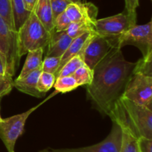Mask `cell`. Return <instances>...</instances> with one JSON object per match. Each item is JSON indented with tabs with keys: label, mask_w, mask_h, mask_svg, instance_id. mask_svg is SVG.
I'll list each match as a JSON object with an SVG mask.
<instances>
[{
	"label": "cell",
	"mask_w": 152,
	"mask_h": 152,
	"mask_svg": "<svg viewBox=\"0 0 152 152\" xmlns=\"http://www.w3.org/2000/svg\"><path fill=\"white\" fill-rule=\"evenodd\" d=\"M136 62L126 61L121 49L114 48L96 64L93 78L86 85L88 98L94 107L104 115L110 114L114 104L122 96L133 74Z\"/></svg>",
	"instance_id": "1"
},
{
	"label": "cell",
	"mask_w": 152,
	"mask_h": 152,
	"mask_svg": "<svg viewBox=\"0 0 152 152\" xmlns=\"http://www.w3.org/2000/svg\"><path fill=\"white\" fill-rule=\"evenodd\" d=\"M121 128L129 129L137 138L152 139V110L120 97L108 115Z\"/></svg>",
	"instance_id": "2"
},
{
	"label": "cell",
	"mask_w": 152,
	"mask_h": 152,
	"mask_svg": "<svg viewBox=\"0 0 152 152\" xmlns=\"http://www.w3.org/2000/svg\"><path fill=\"white\" fill-rule=\"evenodd\" d=\"M20 58L29 51L48 46L52 33L48 31L36 16L34 10L17 31Z\"/></svg>",
	"instance_id": "3"
},
{
	"label": "cell",
	"mask_w": 152,
	"mask_h": 152,
	"mask_svg": "<svg viewBox=\"0 0 152 152\" xmlns=\"http://www.w3.org/2000/svg\"><path fill=\"white\" fill-rule=\"evenodd\" d=\"M137 25V12L123 13L103 19H96L94 23V32L107 37H119Z\"/></svg>",
	"instance_id": "4"
},
{
	"label": "cell",
	"mask_w": 152,
	"mask_h": 152,
	"mask_svg": "<svg viewBox=\"0 0 152 152\" xmlns=\"http://www.w3.org/2000/svg\"><path fill=\"white\" fill-rule=\"evenodd\" d=\"M122 96L152 110V77L133 73Z\"/></svg>",
	"instance_id": "5"
},
{
	"label": "cell",
	"mask_w": 152,
	"mask_h": 152,
	"mask_svg": "<svg viewBox=\"0 0 152 152\" xmlns=\"http://www.w3.org/2000/svg\"><path fill=\"white\" fill-rule=\"evenodd\" d=\"M118 48L132 45L140 49L142 58L152 56V22L144 25H135L129 31L119 36Z\"/></svg>",
	"instance_id": "6"
},
{
	"label": "cell",
	"mask_w": 152,
	"mask_h": 152,
	"mask_svg": "<svg viewBox=\"0 0 152 152\" xmlns=\"http://www.w3.org/2000/svg\"><path fill=\"white\" fill-rule=\"evenodd\" d=\"M0 52L5 58L7 72L13 77L19 65L17 31L12 30L0 16Z\"/></svg>",
	"instance_id": "7"
},
{
	"label": "cell",
	"mask_w": 152,
	"mask_h": 152,
	"mask_svg": "<svg viewBox=\"0 0 152 152\" xmlns=\"http://www.w3.org/2000/svg\"><path fill=\"white\" fill-rule=\"evenodd\" d=\"M118 37H107L96 34L92 35L83 54L84 63L93 70L114 48H118Z\"/></svg>",
	"instance_id": "8"
},
{
	"label": "cell",
	"mask_w": 152,
	"mask_h": 152,
	"mask_svg": "<svg viewBox=\"0 0 152 152\" xmlns=\"http://www.w3.org/2000/svg\"><path fill=\"white\" fill-rule=\"evenodd\" d=\"M42 104V103L20 114L1 119L0 124V138L2 140L7 151L14 152L16 142L23 133L27 119L31 113L38 108Z\"/></svg>",
	"instance_id": "9"
},
{
	"label": "cell",
	"mask_w": 152,
	"mask_h": 152,
	"mask_svg": "<svg viewBox=\"0 0 152 152\" xmlns=\"http://www.w3.org/2000/svg\"><path fill=\"white\" fill-rule=\"evenodd\" d=\"M122 142V130L120 125L113 122L112 129L108 137L97 144L77 148H48L39 152H120Z\"/></svg>",
	"instance_id": "10"
},
{
	"label": "cell",
	"mask_w": 152,
	"mask_h": 152,
	"mask_svg": "<svg viewBox=\"0 0 152 152\" xmlns=\"http://www.w3.org/2000/svg\"><path fill=\"white\" fill-rule=\"evenodd\" d=\"M65 12L71 22H95L97 19L98 8L91 2L71 3Z\"/></svg>",
	"instance_id": "11"
},
{
	"label": "cell",
	"mask_w": 152,
	"mask_h": 152,
	"mask_svg": "<svg viewBox=\"0 0 152 152\" xmlns=\"http://www.w3.org/2000/svg\"><path fill=\"white\" fill-rule=\"evenodd\" d=\"M41 72L42 68H39L21 78L17 77L13 80V85L18 90L24 93L37 98H42L45 96V93L40 92L37 89V81Z\"/></svg>",
	"instance_id": "12"
},
{
	"label": "cell",
	"mask_w": 152,
	"mask_h": 152,
	"mask_svg": "<svg viewBox=\"0 0 152 152\" xmlns=\"http://www.w3.org/2000/svg\"><path fill=\"white\" fill-rule=\"evenodd\" d=\"M94 34V32H87L82 34L81 36H79V37L73 39L71 44L68 46V49L65 51L64 55L61 57L60 66H59V68L58 69L57 72L55 74V77L58 74V72L60 71L62 67L69 60H71V58L77 56V55H82L83 56V52H84V49H86V45L88 43L89 40Z\"/></svg>",
	"instance_id": "13"
},
{
	"label": "cell",
	"mask_w": 152,
	"mask_h": 152,
	"mask_svg": "<svg viewBox=\"0 0 152 152\" xmlns=\"http://www.w3.org/2000/svg\"><path fill=\"white\" fill-rule=\"evenodd\" d=\"M73 39H71L65 31H53L48 45L46 57L61 58L68 49Z\"/></svg>",
	"instance_id": "14"
},
{
	"label": "cell",
	"mask_w": 152,
	"mask_h": 152,
	"mask_svg": "<svg viewBox=\"0 0 152 152\" xmlns=\"http://www.w3.org/2000/svg\"><path fill=\"white\" fill-rule=\"evenodd\" d=\"M34 10L37 17L45 28L53 33L54 31V23L50 0H37Z\"/></svg>",
	"instance_id": "15"
},
{
	"label": "cell",
	"mask_w": 152,
	"mask_h": 152,
	"mask_svg": "<svg viewBox=\"0 0 152 152\" xmlns=\"http://www.w3.org/2000/svg\"><path fill=\"white\" fill-rule=\"evenodd\" d=\"M43 52H44V49H37L29 51L27 53L28 56L18 78H21L29 73L42 68Z\"/></svg>",
	"instance_id": "16"
},
{
	"label": "cell",
	"mask_w": 152,
	"mask_h": 152,
	"mask_svg": "<svg viewBox=\"0 0 152 152\" xmlns=\"http://www.w3.org/2000/svg\"><path fill=\"white\" fill-rule=\"evenodd\" d=\"M11 3L15 29L17 31L29 17L31 11L27 10L22 0H11Z\"/></svg>",
	"instance_id": "17"
},
{
	"label": "cell",
	"mask_w": 152,
	"mask_h": 152,
	"mask_svg": "<svg viewBox=\"0 0 152 152\" xmlns=\"http://www.w3.org/2000/svg\"><path fill=\"white\" fill-rule=\"evenodd\" d=\"M95 22L89 21H81V22H71V25L65 31L68 36L71 39L81 36L82 34L87 32H94Z\"/></svg>",
	"instance_id": "18"
},
{
	"label": "cell",
	"mask_w": 152,
	"mask_h": 152,
	"mask_svg": "<svg viewBox=\"0 0 152 152\" xmlns=\"http://www.w3.org/2000/svg\"><path fill=\"white\" fill-rule=\"evenodd\" d=\"M121 130L122 142L120 152H140L137 144L138 138L127 128H121Z\"/></svg>",
	"instance_id": "19"
},
{
	"label": "cell",
	"mask_w": 152,
	"mask_h": 152,
	"mask_svg": "<svg viewBox=\"0 0 152 152\" xmlns=\"http://www.w3.org/2000/svg\"><path fill=\"white\" fill-rule=\"evenodd\" d=\"M53 86L56 92H63V93L74 90L80 86L77 80L72 75L56 77Z\"/></svg>",
	"instance_id": "20"
},
{
	"label": "cell",
	"mask_w": 152,
	"mask_h": 152,
	"mask_svg": "<svg viewBox=\"0 0 152 152\" xmlns=\"http://www.w3.org/2000/svg\"><path fill=\"white\" fill-rule=\"evenodd\" d=\"M83 65H85V63L83 59V56L82 55H77V56L74 57L71 60H69L62 67L60 71L56 75V78L58 77L72 75L80 67H81Z\"/></svg>",
	"instance_id": "21"
},
{
	"label": "cell",
	"mask_w": 152,
	"mask_h": 152,
	"mask_svg": "<svg viewBox=\"0 0 152 152\" xmlns=\"http://www.w3.org/2000/svg\"><path fill=\"white\" fill-rule=\"evenodd\" d=\"M0 16L12 30H15L11 0H0Z\"/></svg>",
	"instance_id": "22"
},
{
	"label": "cell",
	"mask_w": 152,
	"mask_h": 152,
	"mask_svg": "<svg viewBox=\"0 0 152 152\" xmlns=\"http://www.w3.org/2000/svg\"><path fill=\"white\" fill-rule=\"evenodd\" d=\"M73 77L77 80L79 86L88 85L91 82L93 78V70L85 64L78 69L74 74Z\"/></svg>",
	"instance_id": "23"
},
{
	"label": "cell",
	"mask_w": 152,
	"mask_h": 152,
	"mask_svg": "<svg viewBox=\"0 0 152 152\" xmlns=\"http://www.w3.org/2000/svg\"><path fill=\"white\" fill-rule=\"evenodd\" d=\"M56 77L54 75L42 71L37 81V89L45 94L53 86Z\"/></svg>",
	"instance_id": "24"
},
{
	"label": "cell",
	"mask_w": 152,
	"mask_h": 152,
	"mask_svg": "<svg viewBox=\"0 0 152 152\" xmlns=\"http://www.w3.org/2000/svg\"><path fill=\"white\" fill-rule=\"evenodd\" d=\"M133 73H139L152 77V56L147 58H141L137 61Z\"/></svg>",
	"instance_id": "25"
},
{
	"label": "cell",
	"mask_w": 152,
	"mask_h": 152,
	"mask_svg": "<svg viewBox=\"0 0 152 152\" xmlns=\"http://www.w3.org/2000/svg\"><path fill=\"white\" fill-rule=\"evenodd\" d=\"M61 58L56 57H45L42 64V71L51 73L55 75L60 66Z\"/></svg>",
	"instance_id": "26"
},
{
	"label": "cell",
	"mask_w": 152,
	"mask_h": 152,
	"mask_svg": "<svg viewBox=\"0 0 152 152\" xmlns=\"http://www.w3.org/2000/svg\"><path fill=\"white\" fill-rule=\"evenodd\" d=\"M50 6H51L52 14H53V23L55 19L59 15L64 13L66 10L67 7L71 2V0H50Z\"/></svg>",
	"instance_id": "27"
},
{
	"label": "cell",
	"mask_w": 152,
	"mask_h": 152,
	"mask_svg": "<svg viewBox=\"0 0 152 152\" xmlns=\"http://www.w3.org/2000/svg\"><path fill=\"white\" fill-rule=\"evenodd\" d=\"M13 85V80L12 76L6 75L0 77V98L8 94L12 90Z\"/></svg>",
	"instance_id": "28"
},
{
	"label": "cell",
	"mask_w": 152,
	"mask_h": 152,
	"mask_svg": "<svg viewBox=\"0 0 152 152\" xmlns=\"http://www.w3.org/2000/svg\"><path fill=\"white\" fill-rule=\"evenodd\" d=\"M71 22L67 16L65 12L61 13L56 17L54 21V31L56 32L59 31H65L68 29Z\"/></svg>",
	"instance_id": "29"
},
{
	"label": "cell",
	"mask_w": 152,
	"mask_h": 152,
	"mask_svg": "<svg viewBox=\"0 0 152 152\" xmlns=\"http://www.w3.org/2000/svg\"><path fill=\"white\" fill-rule=\"evenodd\" d=\"M137 144L140 152H152V139L145 137H139Z\"/></svg>",
	"instance_id": "30"
},
{
	"label": "cell",
	"mask_w": 152,
	"mask_h": 152,
	"mask_svg": "<svg viewBox=\"0 0 152 152\" xmlns=\"http://www.w3.org/2000/svg\"><path fill=\"white\" fill-rule=\"evenodd\" d=\"M125 10L130 13H134L139 6V0H125Z\"/></svg>",
	"instance_id": "31"
},
{
	"label": "cell",
	"mask_w": 152,
	"mask_h": 152,
	"mask_svg": "<svg viewBox=\"0 0 152 152\" xmlns=\"http://www.w3.org/2000/svg\"><path fill=\"white\" fill-rule=\"evenodd\" d=\"M9 75L7 72V62L2 54L0 52V77Z\"/></svg>",
	"instance_id": "32"
},
{
	"label": "cell",
	"mask_w": 152,
	"mask_h": 152,
	"mask_svg": "<svg viewBox=\"0 0 152 152\" xmlns=\"http://www.w3.org/2000/svg\"><path fill=\"white\" fill-rule=\"evenodd\" d=\"M25 4V7L29 11H32L34 10V7H35L36 4H37V0H22Z\"/></svg>",
	"instance_id": "33"
},
{
	"label": "cell",
	"mask_w": 152,
	"mask_h": 152,
	"mask_svg": "<svg viewBox=\"0 0 152 152\" xmlns=\"http://www.w3.org/2000/svg\"><path fill=\"white\" fill-rule=\"evenodd\" d=\"M71 2L73 3H78V2H81V0H71Z\"/></svg>",
	"instance_id": "34"
},
{
	"label": "cell",
	"mask_w": 152,
	"mask_h": 152,
	"mask_svg": "<svg viewBox=\"0 0 152 152\" xmlns=\"http://www.w3.org/2000/svg\"><path fill=\"white\" fill-rule=\"evenodd\" d=\"M1 119H1V116H0V124H1Z\"/></svg>",
	"instance_id": "35"
}]
</instances>
